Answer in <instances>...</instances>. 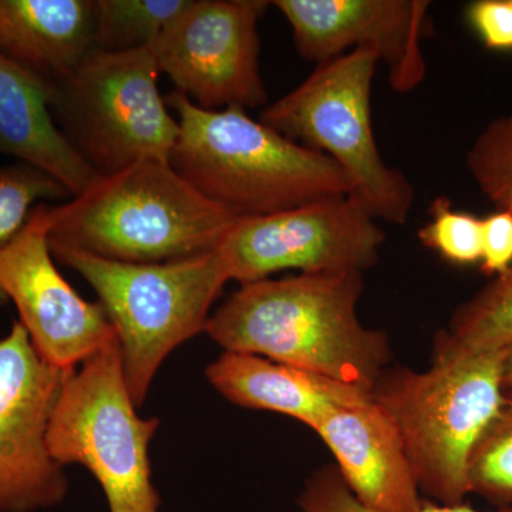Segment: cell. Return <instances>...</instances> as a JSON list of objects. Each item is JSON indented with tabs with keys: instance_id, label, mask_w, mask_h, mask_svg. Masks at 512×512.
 <instances>
[{
	"instance_id": "obj_1",
	"label": "cell",
	"mask_w": 512,
	"mask_h": 512,
	"mask_svg": "<svg viewBox=\"0 0 512 512\" xmlns=\"http://www.w3.org/2000/svg\"><path fill=\"white\" fill-rule=\"evenodd\" d=\"M363 274H299L241 285L208 320L225 352L247 353L373 392L389 339L357 316Z\"/></svg>"
},
{
	"instance_id": "obj_2",
	"label": "cell",
	"mask_w": 512,
	"mask_h": 512,
	"mask_svg": "<svg viewBox=\"0 0 512 512\" xmlns=\"http://www.w3.org/2000/svg\"><path fill=\"white\" fill-rule=\"evenodd\" d=\"M237 220L173 165L147 160L50 205L49 244L126 264H164L214 251Z\"/></svg>"
},
{
	"instance_id": "obj_3",
	"label": "cell",
	"mask_w": 512,
	"mask_h": 512,
	"mask_svg": "<svg viewBox=\"0 0 512 512\" xmlns=\"http://www.w3.org/2000/svg\"><path fill=\"white\" fill-rule=\"evenodd\" d=\"M165 103L180 126L170 164L235 217H259L323 198L348 197L342 171L242 109L204 110L183 93Z\"/></svg>"
},
{
	"instance_id": "obj_4",
	"label": "cell",
	"mask_w": 512,
	"mask_h": 512,
	"mask_svg": "<svg viewBox=\"0 0 512 512\" xmlns=\"http://www.w3.org/2000/svg\"><path fill=\"white\" fill-rule=\"evenodd\" d=\"M511 350L476 352L446 332L423 372L383 375L372 396L392 416L420 491L441 505L470 495L468 461L504 402V366Z\"/></svg>"
},
{
	"instance_id": "obj_5",
	"label": "cell",
	"mask_w": 512,
	"mask_h": 512,
	"mask_svg": "<svg viewBox=\"0 0 512 512\" xmlns=\"http://www.w3.org/2000/svg\"><path fill=\"white\" fill-rule=\"evenodd\" d=\"M50 251L96 292L116 330L124 377L140 409L165 359L205 333L212 305L229 282L218 249L164 264H126L59 245Z\"/></svg>"
},
{
	"instance_id": "obj_6",
	"label": "cell",
	"mask_w": 512,
	"mask_h": 512,
	"mask_svg": "<svg viewBox=\"0 0 512 512\" xmlns=\"http://www.w3.org/2000/svg\"><path fill=\"white\" fill-rule=\"evenodd\" d=\"M375 52L356 49L316 64L305 82L262 110L259 120L276 133L330 158L348 184V198L376 221L406 224L414 188L384 163L373 131L370 96Z\"/></svg>"
},
{
	"instance_id": "obj_7",
	"label": "cell",
	"mask_w": 512,
	"mask_h": 512,
	"mask_svg": "<svg viewBox=\"0 0 512 512\" xmlns=\"http://www.w3.org/2000/svg\"><path fill=\"white\" fill-rule=\"evenodd\" d=\"M160 74L150 49H93L72 72L47 83L57 127L99 177L140 161L170 163L180 126L158 90Z\"/></svg>"
},
{
	"instance_id": "obj_8",
	"label": "cell",
	"mask_w": 512,
	"mask_h": 512,
	"mask_svg": "<svg viewBox=\"0 0 512 512\" xmlns=\"http://www.w3.org/2000/svg\"><path fill=\"white\" fill-rule=\"evenodd\" d=\"M137 410L114 339L67 373L50 420L53 458L64 468H86L109 512H161L150 461L160 419Z\"/></svg>"
},
{
	"instance_id": "obj_9",
	"label": "cell",
	"mask_w": 512,
	"mask_h": 512,
	"mask_svg": "<svg viewBox=\"0 0 512 512\" xmlns=\"http://www.w3.org/2000/svg\"><path fill=\"white\" fill-rule=\"evenodd\" d=\"M346 195L235 221L218 254L229 281H264L276 272L363 274L379 261L386 232Z\"/></svg>"
},
{
	"instance_id": "obj_10",
	"label": "cell",
	"mask_w": 512,
	"mask_h": 512,
	"mask_svg": "<svg viewBox=\"0 0 512 512\" xmlns=\"http://www.w3.org/2000/svg\"><path fill=\"white\" fill-rule=\"evenodd\" d=\"M269 6L265 0H190L150 46L175 92L204 110L265 106L258 23Z\"/></svg>"
},
{
	"instance_id": "obj_11",
	"label": "cell",
	"mask_w": 512,
	"mask_h": 512,
	"mask_svg": "<svg viewBox=\"0 0 512 512\" xmlns=\"http://www.w3.org/2000/svg\"><path fill=\"white\" fill-rule=\"evenodd\" d=\"M37 353L22 323L0 339V512L56 507L69 493L49 427L67 373Z\"/></svg>"
},
{
	"instance_id": "obj_12",
	"label": "cell",
	"mask_w": 512,
	"mask_h": 512,
	"mask_svg": "<svg viewBox=\"0 0 512 512\" xmlns=\"http://www.w3.org/2000/svg\"><path fill=\"white\" fill-rule=\"evenodd\" d=\"M50 222V205H37L0 251V298L16 306L30 342L49 365L73 370L117 335L100 303L82 298L57 269Z\"/></svg>"
},
{
	"instance_id": "obj_13",
	"label": "cell",
	"mask_w": 512,
	"mask_h": 512,
	"mask_svg": "<svg viewBox=\"0 0 512 512\" xmlns=\"http://www.w3.org/2000/svg\"><path fill=\"white\" fill-rule=\"evenodd\" d=\"M303 59L329 62L356 49L375 52L394 92L426 79L423 42L431 32L426 0H275Z\"/></svg>"
},
{
	"instance_id": "obj_14",
	"label": "cell",
	"mask_w": 512,
	"mask_h": 512,
	"mask_svg": "<svg viewBox=\"0 0 512 512\" xmlns=\"http://www.w3.org/2000/svg\"><path fill=\"white\" fill-rule=\"evenodd\" d=\"M316 434L338 463L350 493L382 512H419L426 507L402 436L375 399L330 414Z\"/></svg>"
},
{
	"instance_id": "obj_15",
	"label": "cell",
	"mask_w": 512,
	"mask_h": 512,
	"mask_svg": "<svg viewBox=\"0 0 512 512\" xmlns=\"http://www.w3.org/2000/svg\"><path fill=\"white\" fill-rule=\"evenodd\" d=\"M205 377L228 402L284 414L311 430L330 414L372 399L369 390L247 353H222Z\"/></svg>"
},
{
	"instance_id": "obj_16",
	"label": "cell",
	"mask_w": 512,
	"mask_h": 512,
	"mask_svg": "<svg viewBox=\"0 0 512 512\" xmlns=\"http://www.w3.org/2000/svg\"><path fill=\"white\" fill-rule=\"evenodd\" d=\"M0 154L49 175L72 198L99 178L57 127L45 80L3 55H0Z\"/></svg>"
},
{
	"instance_id": "obj_17",
	"label": "cell",
	"mask_w": 512,
	"mask_h": 512,
	"mask_svg": "<svg viewBox=\"0 0 512 512\" xmlns=\"http://www.w3.org/2000/svg\"><path fill=\"white\" fill-rule=\"evenodd\" d=\"M94 0H0V55L46 83L93 50Z\"/></svg>"
},
{
	"instance_id": "obj_18",
	"label": "cell",
	"mask_w": 512,
	"mask_h": 512,
	"mask_svg": "<svg viewBox=\"0 0 512 512\" xmlns=\"http://www.w3.org/2000/svg\"><path fill=\"white\" fill-rule=\"evenodd\" d=\"M190 0H94L93 49H150Z\"/></svg>"
},
{
	"instance_id": "obj_19",
	"label": "cell",
	"mask_w": 512,
	"mask_h": 512,
	"mask_svg": "<svg viewBox=\"0 0 512 512\" xmlns=\"http://www.w3.org/2000/svg\"><path fill=\"white\" fill-rule=\"evenodd\" d=\"M446 333L476 352L512 350V266L458 306Z\"/></svg>"
},
{
	"instance_id": "obj_20",
	"label": "cell",
	"mask_w": 512,
	"mask_h": 512,
	"mask_svg": "<svg viewBox=\"0 0 512 512\" xmlns=\"http://www.w3.org/2000/svg\"><path fill=\"white\" fill-rule=\"evenodd\" d=\"M470 493L488 503L512 508V393L504 402L468 461Z\"/></svg>"
},
{
	"instance_id": "obj_21",
	"label": "cell",
	"mask_w": 512,
	"mask_h": 512,
	"mask_svg": "<svg viewBox=\"0 0 512 512\" xmlns=\"http://www.w3.org/2000/svg\"><path fill=\"white\" fill-rule=\"evenodd\" d=\"M467 170L495 210L512 214V113L488 123L467 151Z\"/></svg>"
},
{
	"instance_id": "obj_22",
	"label": "cell",
	"mask_w": 512,
	"mask_h": 512,
	"mask_svg": "<svg viewBox=\"0 0 512 512\" xmlns=\"http://www.w3.org/2000/svg\"><path fill=\"white\" fill-rule=\"evenodd\" d=\"M70 198L66 188L30 165L0 164V251L22 231L37 205Z\"/></svg>"
},
{
	"instance_id": "obj_23",
	"label": "cell",
	"mask_w": 512,
	"mask_h": 512,
	"mask_svg": "<svg viewBox=\"0 0 512 512\" xmlns=\"http://www.w3.org/2000/svg\"><path fill=\"white\" fill-rule=\"evenodd\" d=\"M481 229L483 220L454 210L450 198L439 197L431 202L430 221L420 229L419 239L451 264L473 265L481 262Z\"/></svg>"
},
{
	"instance_id": "obj_24",
	"label": "cell",
	"mask_w": 512,
	"mask_h": 512,
	"mask_svg": "<svg viewBox=\"0 0 512 512\" xmlns=\"http://www.w3.org/2000/svg\"><path fill=\"white\" fill-rule=\"evenodd\" d=\"M295 512H382L366 507L350 493L336 468L313 474L303 488ZM419 512H481L467 505H426ZM500 512H512L504 510Z\"/></svg>"
},
{
	"instance_id": "obj_25",
	"label": "cell",
	"mask_w": 512,
	"mask_h": 512,
	"mask_svg": "<svg viewBox=\"0 0 512 512\" xmlns=\"http://www.w3.org/2000/svg\"><path fill=\"white\" fill-rule=\"evenodd\" d=\"M467 18L488 49L512 50V0H477Z\"/></svg>"
},
{
	"instance_id": "obj_26",
	"label": "cell",
	"mask_w": 512,
	"mask_h": 512,
	"mask_svg": "<svg viewBox=\"0 0 512 512\" xmlns=\"http://www.w3.org/2000/svg\"><path fill=\"white\" fill-rule=\"evenodd\" d=\"M512 266V214L497 210L483 220L481 271L487 276L504 274Z\"/></svg>"
},
{
	"instance_id": "obj_27",
	"label": "cell",
	"mask_w": 512,
	"mask_h": 512,
	"mask_svg": "<svg viewBox=\"0 0 512 512\" xmlns=\"http://www.w3.org/2000/svg\"><path fill=\"white\" fill-rule=\"evenodd\" d=\"M504 390L505 393H512V350L505 360L504 366Z\"/></svg>"
},
{
	"instance_id": "obj_28",
	"label": "cell",
	"mask_w": 512,
	"mask_h": 512,
	"mask_svg": "<svg viewBox=\"0 0 512 512\" xmlns=\"http://www.w3.org/2000/svg\"><path fill=\"white\" fill-rule=\"evenodd\" d=\"M3 302H5V299L0 298V308H2Z\"/></svg>"
}]
</instances>
